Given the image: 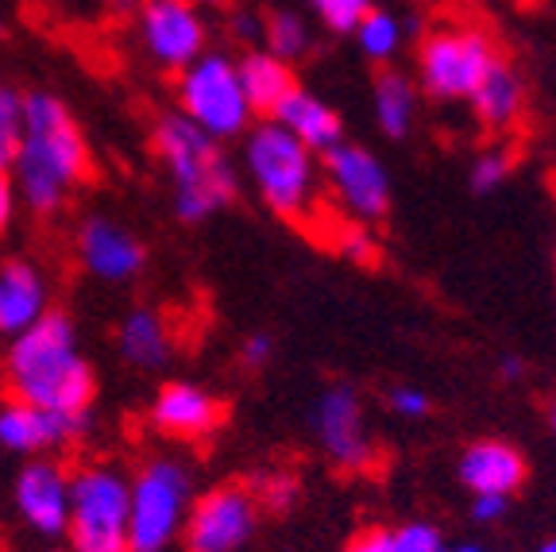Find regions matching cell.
<instances>
[{
	"label": "cell",
	"mask_w": 556,
	"mask_h": 552,
	"mask_svg": "<svg viewBox=\"0 0 556 552\" xmlns=\"http://www.w3.org/2000/svg\"><path fill=\"white\" fill-rule=\"evenodd\" d=\"M9 174L16 181L20 205H27L35 216L62 213L74 190L86 186L93 174V155L66 101L54 93L24 97V136Z\"/></svg>",
	"instance_id": "obj_1"
},
{
	"label": "cell",
	"mask_w": 556,
	"mask_h": 552,
	"mask_svg": "<svg viewBox=\"0 0 556 552\" xmlns=\"http://www.w3.org/2000/svg\"><path fill=\"white\" fill-rule=\"evenodd\" d=\"M4 387L9 398L54 414L89 417L97 398V379L78 348V328L66 313L47 310L31 328L9 340L4 352Z\"/></svg>",
	"instance_id": "obj_2"
},
{
	"label": "cell",
	"mask_w": 556,
	"mask_h": 552,
	"mask_svg": "<svg viewBox=\"0 0 556 552\" xmlns=\"http://www.w3.org/2000/svg\"><path fill=\"white\" fill-rule=\"evenodd\" d=\"M151 147H155L159 163L170 178L174 213L182 216L186 225L208 221L236 198V171L220 151V143L205 136L198 124L186 121L182 113H170L155 124Z\"/></svg>",
	"instance_id": "obj_3"
},
{
	"label": "cell",
	"mask_w": 556,
	"mask_h": 552,
	"mask_svg": "<svg viewBox=\"0 0 556 552\" xmlns=\"http://www.w3.org/2000/svg\"><path fill=\"white\" fill-rule=\"evenodd\" d=\"M193 472L178 456H148L128 475V552H166L182 537Z\"/></svg>",
	"instance_id": "obj_4"
},
{
	"label": "cell",
	"mask_w": 556,
	"mask_h": 552,
	"mask_svg": "<svg viewBox=\"0 0 556 552\" xmlns=\"http://www.w3.org/2000/svg\"><path fill=\"white\" fill-rule=\"evenodd\" d=\"M66 537L74 552H128V475L113 464L70 472Z\"/></svg>",
	"instance_id": "obj_5"
},
{
	"label": "cell",
	"mask_w": 556,
	"mask_h": 552,
	"mask_svg": "<svg viewBox=\"0 0 556 552\" xmlns=\"http://www.w3.org/2000/svg\"><path fill=\"white\" fill-rule=\"evenodd\" d=\"M243 163L252 174L255 190L275 213L302 216L317 193V171H313V151L302 147L282 124H260L243 143Z\"/></svg>",
	"instance_id": "obj_6"
},
{
	"label": "cell",
	"mask_w": 556,
	"mask_h": 552,
	"mask_svg": "<svg viewBox=\"0 0 556 552\" xmlns=\"http://www.w3.org/2000/svg\"><path fill=\"white\" fill-rule=\"evenodd\" d=\"M178 113L190 124H198L217 143L243 136L255 113L252 104H248V97H243L236 59L205 51L186 70H178Z\"/></svg>",
	"instance_id": "obj_7"
},
{
	"label": "cell",
	"mask_w": 556,
	"mask_h": 552,
	"mask_svg": "<svg viewBox=\"0 0 556 552\" xmlns=\"http://www.w3.org/2000/svg\"><path fill=\"white\" fill-rule=\"evenodd\" d=\"M136 35L148 59L159 70H186L198 54H205L208 24L198 0H139Z\"/></svg>",
	"instance_id": "obj_8"
},
{
	"label": "cell",
	"mask_w": 556,
	"mask_h": 552,
	"mask_svg": "<svg viewBox=\"0 0 556 552\" xmlns=\"http://www.w3.org/2000/svg\"><path fill=\"white\" fill-rule=\"evenodd\" d=\"M260 518V494L248 487H213L186 514L182 544L186 552H236L255 534Z\"/></svg>",
	"instance_id": "obj_9"
},
{
	"label": "cell",
	"mask_w": 556,
	"mask_h": 552,
	"mask_svg": "<svg viewBox=\"0 0 556 552\" xmlns=\"http://www.w3.org/2000/svg\"><path fill=\"white\" fill-rule=\"evenodd\" d=\"M495 47L483 32H437L421 51V78L433 97L456 101V97H471L476 86L486 78V70L495 66Z\"/></svg>",
	"instance_id": "obj_10"
},
{
	"label": "cell",
	"mask_w": 556,
	"mask_h": 552,
	"mask_svg": "<svg viewBox=\"0 0 556 552\" xmlns=\"http://www.w3.org/2000/svg\"><path fill=\"white\" fill-rule=\"evenodd\" d=\"M74 255H78L81 271L89 278L109 286L131 283L148 263V251H143L139 236L109 221V216H86L81 221L78 233H74Z\"/></svg>",
	"instance_id": "obj_11"
},
{
	"label": "cell",
	"mask_w": 556,
	"mask_h": 552,
	"mask_svg": "<svg viewBox=\"0 0 556 552\" xmlns=\"http://www.w3.org/2000/svg\"><path fill=\"white\" fill-rule=\"evenodd\" d=\"M20 518L39 537H62L70 518V467L54 456H31L12 487Z\"/></svg>",
	"instance_id": "obj_12"
},
{
	"label": "cell",
	"mask_w": 556,
	"mask_h": 552,
	"mask_svg": "<svg viewBox=\"0 0 556 552\" xmlns=\"http://www.w3.org/2000/svg\"><path fill=\"white\" fill-rule=\"evenodd\" d=\"M86 425L89 417L54 414V410L9 398L0 406V444L9 452H20V456H51L54 449L74 444L86 432Z\"/></svg>",
	"instance_id": "obj_13"
},
{
	"label": "cell",
	"mask_w": 556,
	"mask_h": 552,
	"mask_svg": "<svg viewBox=\"0 0 556 552\" xmlns=\"http://www.w3.org/2000/svg\"><path fill=\"white\" fill-rule=\"evenodd\" d=\"M325 174H329V186L340 201L356 216H375L387 213V201H391V181L382 163L364 151V147L337 143L332 151H325Z\"/></svg>",
	"instance_id": "obj_14"
},
{
	"label": "cell",
	"mask_w": 556,
	"mask_h": 552,
	"mask_svg": "<svg viewBox=\"0 0 556 552\" xmlns=\"http://www.w3.org/2000/svg\"><path fill=\"white\" fill-rule=\"evenodd\" d=\"M225 406L217 394H208L198 382H166L159 387V394L151 398L148 422L155 432L170 440H201L217 429Z\"/></svg>",
	"instance_id": "obj_15"
},
{
	"label": "cell",
	"mask_w": 556,
	"mask_h": 552,
	"mask_svg": "<svg viewBox=\"0 0 556 552\" xmlns=\"http://www.w3.org/2000/svg\"><path fill=\"white\" fill-rule=\"evenodd\" d=\"M317 432L340 467H364L371 460V440L364 432V414L352 387H332L317 402Z\"/></svg>",
	"instance_id": "obj_16"
},
{
	"label": "cell",
	"mask_w": 556,
	"mask_h": 552,
	"mask_svg": "<svg viewBox=\"0 0 556 552\" xmlns=\"http://www.w3.org/2000/svg\"><path fill=\"white\" fill-rule=\"evenodd\" d=\"M51 310L47 275L27 260L0 263V337L12 340Z\"/></svg>",
	"instance_id": "obj_17"
},
{
	"label": "cell",
	"mask_w": 556,
	"mask_h": 552,
	"mask_svg": "<svg viewBox=\"0 0 556 552\" xmlns=\"http://www.w3.org/2000/svg\"><path fill=\"white\" fill-rule=\"evenodd\" d=\"M275 124H282V128L290 131V136L298 139L302 147H309V151H332L337 143H344V124H340V116L332 113L329 104L317 101L313 93H305V89H290L287 101L275 109Z\"/></svg>",
	"instance_id": "obj_18"
},
{
	"label": "cell",
	"mask_w": 556,
	"mask_h": 552,
	"mask_svg": "<svg viewBox=\"0 0 556 552\" xmlns=\"http://www.w3.org/2000/svg\"><path fill=\"white\" fill-rule=\"evenodd\" d=\"M460 479L476 494H510L526 479V460L503 440H479L464 452Z\"/></svg>",
	"instance_id": "obj_19"
},
{
	"label": "cell",
	"mask_w": 556,
	"mask_h": 552,
	"mask_svg": "<svg viewBox=\"0 0 556 552\" xmlns=\"http://www.w3.org/2000/svg\"><path fill=\"white\" fill-rule=\"evenodd\" d=\"M116 348H121L124 360L143 367V372L163 367L174 352L170 321L159 310H151V305H139V310H131L128 317L121 321V328H116Z\"/></svg>",
	"instance_id": "obj_20"
},
{
	"label": "cell",
	"mask_w": 556,
	"mask_h": 552,
	"mask_svg": "<svg viewBox=\"0 0 556 552\" xmlns=\"http://www.w3.org/2000/svg\"><path fill=\"white\" fill-rule=\"evenodd\" d=\"M236 74H240L243 97L252 104V113L275 116V109L287 101V93L294 89V74H290V62L275 59L270 51H248L236 62Z\"/></svg>",
	"instance_id": "obj_21"
},
{
	"label": "cell",
	"mask_w": 556,
	"mask_h": 552,
	"mask_svg": "<svg viewBox=\"0 0 556 552\" xmlns=\"http://www.w3.org/2000/svg\"><path fill=\"white\" fill-rule=\"evenodd\" d=\"M471 104H476V113L483 116L486 124L503 128V124H510L514 116H518V109H521L518 78H514L503 62H495V66L486 70V78L476 86V93H471Z\"/></svg>",
	"instance_id": "obj_22"
},
{
	"label": "cell",
	"mask_w": 556,
	"mask_h": 552,
	"mask_svg": "<svg viewBox=\"0 0 556 552\" xmlns=\"http://www.w3.org/2000/svg\"><path fill=\"white\" fill-rule=\"evenodd\" d=\"M375 113H379L387 136H406L409 116H414V89L394 70L379 74V81H375Z\"/></svg>",
	"instance_id": "obj_23"
},
{
	"label": "cell",
	"mask_w": 556,
	"mask_h": 552,
	"mask_svg": "<svg viewBox=\"0 0 556 552\" xmlns=\"http://www.w3.org/2000/svg\"><path fill=\"white\" fill-rule=\"evenodd\" d=\"M263 35H267V51L282 62H294L309 51V32H305V24L294 12H275L263 24Z\"/></svg>",
	"instance_id": "obj_24"
},
{
	"label": "cell",
	"mask_w": 556,
	"mask_h": 552,
	"mask_svg": "<svg viewBox=\"0 0 556 552\" xmlns=\"http://www.w3.org/2000/svg\"><path fill=\"white\" fill-rule=\"evenodd\" d=\"M24 136V93L0 81V171H12Z\"/></svg>",
	"instance_id": "obj_25"
},
{
	"label": "cell",
	"mask_w": 556,
	"mask_h": 552,
	"mask_svg": "<svg viewBox=\"0 0 556 552\" xmlns=\"http://www.w3.org/2000/svg\"><path fill=\"white\" fill-rule=\"evenodd\" d=\"M356 35H359V47H364L371 59H391V54L399 51L402 27H399V20H394V16L371 9L364 20H359Z\"/></svg>",
	"instance_id": "obj_26"
},
{
	"label": "cell",
	"mask_w": 556,
	"mask_h": 552,
	"mask_svg": "<svg viewBox=\"0 0 556 552\" xmlns=\"http://www.w3.org/2000/svg\"><path fill=\"white\" fill-rule=\"evenodd\" d=\"M313 12L321 16V24L329 27V32H356L359 20L371 12V0H313Z\"/></svg>",
	"instance_id": "obj_27"
},
{
	"label": "cell",
	"mask_w": 556,
	"mask_h": 552,
	"mask_svg": "<svg viewBox=\"0 0 556 552\" xmlns=\"http://www.w3.org/2000/svg\"><path fill=\"white\" fill-rule=\"evenodd\" d=\"M394 544H399V552H441V537L433 526L394 529Z\"/></svg>",
	"instance_id": "obj_28"
},
{
	"label": "cell",
	"mask_w": 556,
	"mask_h": 552,
	"mask_svg": "<svg viewBox=\"0 0 556 552\" xmlns=\"http://www.w3.org/2000/svg\"><path fill=\"white\" fill-rule=\"evenodd\" d=\"M503 178H506V155H483L471 166V186H476L479 193L495 190Z\"/></svg>",
	"instance_id": "obj_29"
},
{
	"label": "cell",
	"mask_w": 556,
	"mask_h": 552,
	"mask_svg": "<svg viewBox=\"0 0 556 552\" xmlns=\"http://www.w3.org/2000/svg\"><path fill=\"white\" fill-rule=\"evenodd\" d=\"M16 209H20V193L16 181H12L9 171H0V236L16 225Z\"/></svg>",
	"instance_id": "obj_30"
},
{
	"label": "cell",
	"mask_w": 556,
	"mask_h": 552,
	"mask_svg": "<svg viewBox=\"0 0 556 552\" xmlns=\"http://www.w3.org/2000/svg\"><path fill=\"white\" fill-rule=\"evenodd\" d=\"M340 251H344L348 260L371 263V260H375V240L364 233V228H348V233L340 236Z\"/></svg>",
	"instance_id": "obj_31"
},
{
	"label": "cell",
	"mask_w": 556,
	"mask_h": 552,
	"mask_svg": "<svg viewBox=\"0 0 556 552\" xmlns=\"http://www.w3.org/2000/svg\"><path fill=\"white\" fill-rule=\"evenodd\" d=\"M391 406L399 410L402 417H426L429 414V398L414 387H399L391 394Z\"/></svg>",
	"instance_id": "obj_32"
},
{
	"label": "cell",
	"mask_w": 556,
	"mask_h": 552,
	"mask_svg": "<svg viewBox=\"0 0 556 552\" xmlns=\"http://www.w3.org/2000/svg\"><path fill=\"white\" fill-rule=\"evenodd\" d=\"M344 552H399V544H394L391 529H367V534H359Z\"/></svg>",
	"instance_id": "obj_33"
},
{
	"label": "cell",
	"mask_w": 556,
	"mask_h": 552,
	"mask_svg": "<svg viewBox=\"0 0 556 552\" xmlns=\"http://www.w3.org/2000/svg\"><path fill=\"white\" fill-rule=\"evenodd\" d=\"M503 510H506V494H476V502H471V518L495 522V518H503Z\"/></svg>",
	"instance_id": "obj_34"
},
{
	"label": "cell",
	"mask_w": 556,
	"mask_h": 552,
	"mask_svg": "<svg viewBox=\"0 0 556 552\" xmlns=\"http://www.w3.org/2000/svg\"><path fill=\"white\" fill-rule=\"evenodd\" d=\"M267 360H270V337H248V344H243V363H248V367H263Z\"/></svg>",
	"instance_id": "obj_35"
},
{
	"label": "cell",
	"mask_w": 556,
	"mask_h": 552,
	"mask_svg": "<svg viewBox=\"0 0 556 552\" xmlns=\"http://www.w3.org/2000/svg\"><path fill=\"white\" fill-rule=\"evenodd\" d=\"M232 27H236V35H240V39H255V35H263L260 20H255V16H243V12L232 20Z\"/></svg>",
	"instance_id": "obj_36"
},
{
	"label": "cell",
	"mask_w": 556,
	"mask_h": 552,
	"mask_svg": "<svg viewBox=\"0 0 556 552\" xmlns=\"http://www.w3.org/2000/svg\"><path fill=\"white\" fill-rule=\"evenodd\" d=\"M287 499H290V484H278V479H275V484L267 487V502H270V506H282Z\"/></svg>",
	"instance_id": "obj_37"
},
{
	"label": "cell",
	"mask_w": 556,
	"mask_h": 552,
	"mask_svg": "<svg viewBox=\"0 0 556 552\" xmlns=\"http://www.w3.org/2000/svg\"><path fill=\"white\" fill-rule=\"evenodd\" d=\"M503 375H506V379H518V375H521V363L518 360H506L503 363Z\"/></svg>",
	"instance_id": "obj_38"
},
{
	"label": "cell",
	"mask_w": 556,
	"mask_h": 552,
	"mask_svg": "<svg viewBox=\"0 0 556 552\" xmlns=\"http://www.w3.org/2000/svg\"><path fill=\"white\" fill-rule=\"evenodd\" d=\"M541 552H556V541H548V544H545V549H541Z\"/></svg>",
	"instance_id": "obj_39"
},
{
	"label": "cell",
	"mask_w": 556,
	"mask_h": 552,
	"mask_svg": "<svg viewBox=\"0 0 556 552\" xmlns=\"http://www.w3.org/2000/svg\"><path fill=\"white\" fill-rule=\"evenodd\" d=\"M198 4H220V0H198Z\"/></svg>",
	"instance_id": "obj_40"
},
{
	"label": "cell",
	"mask_w": 556,
	"mask_h": 552,
	"mask_svg": "<svg viewBox=\"0 0 556 552\" xmlns=\"http://www.w3.org/2000/svg\"><path fill=\"white\" fill-rule=\"evenodd\" d=\"M444 552V549H441ZM456 552H483V549H456Z\"/></svg>",
	"instance_id": "obj_41"
},
{
	"label": "cell",
	"mask_w": 556,
	"mask_h": 552,
	"mask_svg": "<svg viewBox=\"0 0 556 552\" xmlns=\"http://www.w3.org/2000/svg\"><path fill=\"white\" fill-rule=\"evenodd\" d=\"M553 425H556V406H553Z\"/></svg>",
	"instance_id": "obj_42"
},
{
	"label": "cell",
	"mask_w": 556,
	"mask_h": 552,
	"mask_svg": "<svg viewBox=\"0 0 556 552\" xmlns=\"http://www.w3.org/2000/svg\"><path fill=\"white\" fill-rule=\"evenodd\" d=\"M0 35H4V27H0Z\"/></svg>",
	"instance_id": "obj_43"
}]
</instances>
